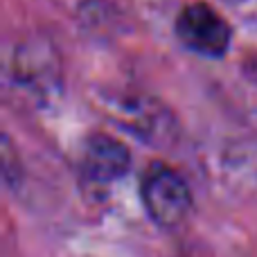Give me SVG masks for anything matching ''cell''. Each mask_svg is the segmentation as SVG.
I'll list each match as a JSON object with an SVG mask.
<instances>
[{
  "label": "cell",
  "instance_id": "1",
  "mask_svg": "<svg viewBox=\"0 0 257 257\" xmlns=\"http://www.w3.org/2000/svg\"><path fill=\"white\" fill-rule=\"evenodd\" d=\"M140 199L147 217L163 230L181 228L194 210L187 181L165 163H151L142 174Z\"/></svg>",
  "mask_w": 257,
  "mask_h": 257
},
{
  "label": "cell",
  "instance_id": "2",
  "mask_svg": "<svg viewBox=\"0 0 257 257\" xmlns=\"http://www.w3.org/2000/svg\"><path fill=\"white\" fill-rule=\"evenodd\" d=\"M104 108L122 131L138 138L140 142L163 147L176 138V122L172 113L154 97L136 93L106 95Z\"/></svg>",
  "mask_w": 257,
  "mask_h": 257
},
{
  "label": "cell",
  "instance_id": "3",
  "mask_svg": "<svg viewBox=\"0 0 257 257\" xmlns=\"http://www.w3.org/2000/svg\"><path fill=\"white\" fill-rule=\"evenodd\" d=\"M174 32L183 48L205 59H221L232 45V27L228 18L203 0L183 5Z\"/></svg>",
  "mask_w": 257,
  "mask_h": 257
},
{
  "label": "cell",
  "instance_id": "4",
  "mask_svg": "<svg viewBox=\"0 0 257 257\" xmlns=\"http://www.w3.org/2000/svg\"><path fill=\"white\" fill-rule=\"evenodd\" d=\"M131 169V151L122 140L95 133L81 149V172L93 183H113Z\"/></svg>",
  "mask_w": 257,
  "mask_h": 257
}]
</instances>
